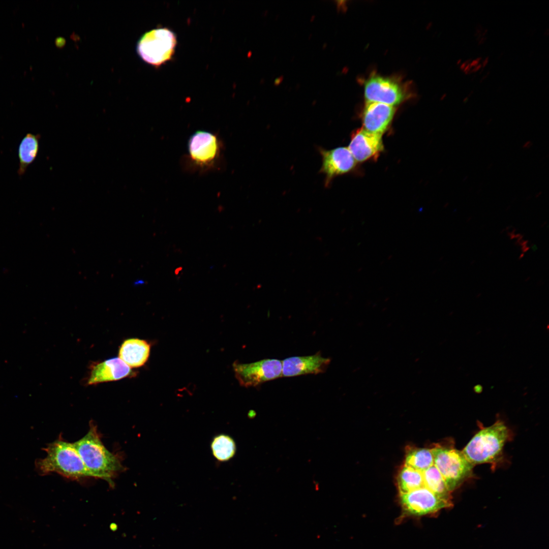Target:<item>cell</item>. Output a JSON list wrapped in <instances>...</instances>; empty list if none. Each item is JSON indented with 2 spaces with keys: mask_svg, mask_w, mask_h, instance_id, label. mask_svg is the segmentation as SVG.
<instances>
[{
  "mask_svg": "<svg viewBox=\"0 0 549 549\" xmlns=\"http://www.w3.org/2000/svg\"><path fill=\"white\" fill-rule=\"evenodd\" d=\"M73 444L92 477L101 478L113 485V479L124 467L119 456L105 447L97 426L90 422L88 432Z\"/></svg>",
  "mask_w": 549,
  "mask_h": 549,
  "instance_id": "cell-1",
  "label": "cell"
},
{
  "mask_svg": "<svg viewBox=\"0 0 549 549\" xmlns=\"http://www.w3.org/2000/svg\"><path fill=\"white\" fill-rule=\"evenodd\" d=\"M43 449L46 456L37 459L35 463L36 470L40 475L56 473L72 480L92 477L74 444L66 441L62 436Z\"/></svg>",
  "mask_w": 549,
  "mask_h": 549,
  "instance_id": "cell-2",
  "label": "cell"
},
{
  "mask_svg": "<svg viewBox=\"0 0 549 549\" xmlns=\"http://www.w3.org/2000/svg\"><path fill=\"white\" fill-rule=\"evenodd\" d=\"M511 436L504 422L498 420L491 426L481 428L462 451L474 466L494 464L500 459L503 447Z\"/></svg>",
  "mask_w": 549,
  "mask_h": 549,
  "instance_id": "cell-3",
  "label": "cell"
},
{
  "mask_svg": "<svg viewBox=\"0 0 549 549\" xmlns=\"http://www.w3.org/2000/svg\"><path fill=\"white\" fill-rule=\"evenodd\" d=\"M431 449L434 465L451 493L472 476L474 466L462 451L454 447V442L451 440L445 443H436Z\"/></svg>",
  "mask_w": 549,
  "mask_h": 549,
  "instance_id": "cell-4",
  "label": "cell"
},
{
  "mask_svg": "<svg viewBox=\"0 0 549 549\" xmlns=\"http://www.w3.org/2000/svg\"><path fill=\"white\" fill-rule=\"evenodd\" d=\"M176 42L175 35L170 29L157 28L142 35L137 42L136 50L143 61L158 67L171 59Z\"/></svg>",
  "mask_w": 549,
  "mask_h": 549,
  "instance_id": "cell-5",
  "label": "cell"
},
{
  "mask_svg": "<svg viewBox=\"0 0 549 549\" xmlns=\"http://www.w3.org/2000/svg\"><path fill=\"white\" fill-rule=\"evenodd\" d=\"M367 103H379L395 107L411 98L409 85L396 77L372 74L363 83Z\"/></svg>",
  "mask_w": 549,
  "mask_h": 549,
  "instance_id": "cell-6",
  "label": "cell"
},
{
  "mask_svg": "<svg viewBox=\"0 0 549 549\" xmlns=\"http://www.w3.org/2000/svg\"><path fill=\"white\" fill-rule=\"evenodd\" d=\"M400 501L404 513L414 517L433 515L453 504L452 501L440 497L424 486L400 494Z\"/></svg>",
  "mask_w": 549,
  "mask_h": 549,
  "instance_id": "cell-7",
  "label": "cell"
},
{
  "mask_svg": "<svg viewBox=\"0 0 549 549\" xmlns=\"http://www.w3.org/2000/svg\"><path fill=\"white\" fill-rule=\"evenodd\" d=\"M236 379L244 387L257 386L266 381L282 377V361L265 359L258 361L233 365Z\"/></svg>",
  "mask_w": 549,
  "mask_h": 549,
  "instance_id": "cell-8",
  "label": "cell"
},
{
  "mask_svg": "<svg viewBox=\"0 0 549 549\" xmlns=\"http://www.w3.org/2000/svg\"><path fill=\"white\" fill-rule=\"evenodd\" d=\"M191 161L200 168L213 165L219 159L221 144L217 136L205 131H197L190 138L188 144Z\"/></svg>",
  "mask_w": 549,
  "mask_h": 549,
  "instance_id": "cell-9",
  "label": "cell"
},
{
  "mask_svg": "<svg viewBox=\"0 0 549 549\" xmlns=\"http://www.w3.org/2000/svg\"><path fill=\"white\" fill-rule=\"evenodd\" d=\"M322 165L319 172L325 176L324 185L328 187L336 177L347 174L355 168L356 161L346 147L327 150L318 147Z\"/></svg>",
  "mask_w": 549,
  "mask_h": 549,
  "instance_id": "cell-10",
  "label": "cell"
},
{
  "mask_svg": "<svg viewBox=\"0 0 549 549\" xmlns=\"http://www.w3.org/2000/svg\"><path fill=\"white\" fill-rule=\"evenodd\" d=\"M348 148L356 162L377 158L384 148L382 136L358 129L352 134Z\"/></svg>",
  "mask_w": 549,
  "mask_h": 549,
  "instance_id": "cell-11",
  "label": "cell"
},
{
  "mask_svg": "<svg viewBox=\"0 0 549 549\" xmlns=\"http://www.w3.org/2000/svg\"><path fill=\"white\" fill-rule=\"evenodd\" d=\"M330 359L323 357L321 353L314 355L293 356L282 360V377H294L307 374H318L325 372Z\"/></svg>",
  "mask_w": 549,
  "mask_h": 549,
  "instance_id": "cell-12",
  "label": "cell"
},
{
  "mask_svg": "<svg viewBox=\"0 0 549 549\" xmlns=\"http://www.w3.org/2000/svg\"><path fill=\"white\" fill-rule=\"evenodd\" d=\"M132 368L119 357H113L93 364L86 383L95 385L119 380L134 375Z\"/></svg>",
  "mask_w": 549,
  "mask_h": 549,
  "instance_id": "cell-13",
  "label": "cell"
},
{
  "mask_svg": "<svg viewBox=\"0 0 549 549\" xmlns=\"http://www.w3.org/2000/svg\"><path fill=\"white\" fill-rule=\"evenodd\" d=\"M396 111L395 107L379 103H365L362 114V128L382 135L389 127Z\"/></svg>",
  "mask_w": 549,
  "mask_h": 549,
  "instance_id": "cell-14",
  "label": "cell"
},
{
  "mask_svg": "<svg viewBox=\"0 0 549 549\" xmlns=\"http://www.w3.org/2000/svg\"><path fill=\"white\" fill-rule=\"evenodd\" d=\"M150 346L146 341L138 338L125 340L119 349L118 356L130 368H139L147 361Z\"/></svg>",
  "mask_w": 549,
  "mask_h": 549,
  "instance_id": "cell-15",
  "label": "cell"
},
{
  "mask_svg": "<svg viewBox=\"0 0 549 549\" xmlns=\"http://www.w3.org/2000/svg\"><path fill=\"white\" fill-rule=\"evenodd\" d=\"M39 134L27 133L21 140L18 149L19 166L17 170L19 176L23 175L27 167L35 160L39 149Z\"/></svg>",
  "mask_w": 549,
  "mask_h": 549,
  "instance_id": "cell-16",
  "label": "cell"
},
{
  "mask_svg": "<svg viewBox=\"0 0 549 549\" xmlns=\"http://www.w3.org/2000/svg\"><path fill=\"white\" fill-rule=\"evenodd\" d=\"M434 465L431 448L408 447L404 465L422 472Z\"/></svg>",
  "mask_w": 549,
  "mask_h": 549,
  "instance_id": "cell-17",
  "label": "cell"
},
{
  "mask_svg": "<svg viewBox=\"0 0 549 549\" xmlns=\"http://www.w3.org/2000/svg\"><path fill=\"white\" fill-rule=\"evenodd\" d=\"M424 486L440 497L451 500V493L448 489L439 470L433 465L422 472Z\"/></svg>",
  "mask_w": 549,
  "mask_h": 549,
  "instance_id": "cell-18",
  "label": "cell"
},
{
  "mask_svg": "<svg viewBox=\"0 0 549 549\" xmlns=\"http://www.w3.org/2000/svg\"><path fill=\"white\" fill-rule=\"evenodd\" d=\"M210 447L213 456L220 462L231 460L235 454L236 447L234 440L230 436L221 434L212 439Z\"/></svg>",
  "mask_w": 549,
  "mask_h": 549,
  "instance_id": "cell-19",
  "label": "cell"
},
{
  "mask_svg": "<svg viewBox=\"0 0 549 549\" xmlns=\"http://www.w3.org/2000/svg\"><path fill=\"white\" fill-rule=\"evenodd\" d=\"M399 494L407 493L424 486L422 472L404 465L397 478Z\"/></svg>",
  "mask_w": 549,
  "mask_h": 549,
  "instance_id": "cell-20",
  "label": "cell"
},
{
  "mask_svg": "<svg viewBox=\"0 0 549 549\" xmlns=\"http://www.w3.org/2000/svg\"><path fill=\"white\" fill-rule=\"evenodd\" d=\"M145 284V281L143 279H138L135 280L133 282V285L134 287H139Z\"/></svg>",
  "mask_w": 549,
  "mask_h": 549,
  "instance_id": "cell-21",
  "label": "cell"
},
{
  "mask_svg": "<svg viewBox=\"0 0 549 549\" xmlns=\"http://www.w3.org/2000/svg\"><path fill=\"white\" fill-rule=\"evenodd\" d=\"M532 145V142L530 140H528L524 143L522 145V148L524 149H529L530 148Z\"/></svg>",
  "mask_w": 549,
  "mask_h": 549,
  "instance_id": "cell-22",
  "label": "cell"
},
{
  "mask_svg": "<svg viewBox=\"0 0 549 549\" xmlns=\"http://www.w3.org/2000/svg\"><path fill=\"white\" fill-rule=\"evenodd\" d=\"M473 390L476 393H480L483 390V387L480 384H477L474 386Z\"/></svg>",
  "mask_w": 549,
  "mask_h": 549,
  "instance_id": "cell-23",
  "label": "cell"
},
{
  "mask_svg": "<svg viewBox=\"0 0 549 549\" xmlns=\"http://www.w3.org/2000/svg\"><path fill=\"white\" fill-rule=\"evenodd\" d=\"M283 78V77H280L279 78H276L275 79V80H274V84L275 85L279 84L281 82V81H282Z\"/></svg>",
  "mask_w": 549,
  "mask_h": 549,
  "instance_id": "cell-24",
  "label": "cell"
},
{
  "mask_svg": "<svg viewBox=\"0 0 549 549\" xmlns=\"http://www.w3.org/2000/svg\"><path fill=\"white\" fill-rule=\"evenodd\" d=\"M531 247H532V249L533 250V251H535V250H537V247H536V246L535 245H532L531 246Z\"/></svg>",
  "mask_w": 549,
  "mask_h": 549,
  "instance_id": "cell-25",
  "label": "cell"
},
{
  "mask_svg": "<svg viewBox=\"0 0 549 549\" xmlns=\"http://www.w3.org/2000/svg\"><path fill=\"white\" fill-rule=\"evenodd\" d=\"M541 194H542V192H538V193H537V194L536 195V196H535V197H536V198H538V197H539V196H540V195H541Z\"/></svg>",
  "mask_w": 549,
  "mask_h": 549,
  "instance_id": "cell-26",
  "label": "cell"
},
{
  "mask_svg": "<svg viewBox=\"0 0 549 549\" xmlns=\"http://www.w3.org/2000/svg\"><path fill=\"white\" fill-rule=\"evenodd\" d=\"M487 58H486V59H485L484 60V62H483V64H482V65H483V66H485V65H486V64H487Z\"/></svg>",
  "mask_w": 549,
  "mask_h": 549,
  "instance_id": "cell-27",
  "label": "cell"
},
{
  "mask_svg": "<svg viewBox=\"0 0 549 549\" xmlns=\"http://www.w3.org/2000/svg\"><path fill=\"white\" fill-rule=\"evenodd\" d=\"M492 121V118H490V119L489 120V121H487V123H486V125H489V124H490V123H491V121Z\"/></svg>",
  "mask_w": 549,
  "mask_h": 549,
  "instance_id": "cell-28",
  "label": "cell"
}]
</instances>
